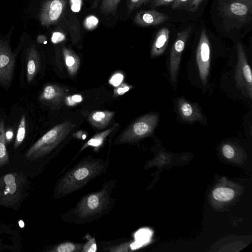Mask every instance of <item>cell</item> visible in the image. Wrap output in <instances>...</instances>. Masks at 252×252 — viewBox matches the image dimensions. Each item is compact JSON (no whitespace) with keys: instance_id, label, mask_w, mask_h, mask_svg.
I'll return each mask as SVG.
<instances>
[{"instance_id":"cell-1","label":"cell","mask_w":252,"mask_h":252,"mask_svg":"<svg viewBox=\"0 0 252 252\" xmlns=\"http://www.w3.org/2000/svg\"><path fill=\"white\" fill-rule=\"evenodd\" d=\"M117 181H104L101 188L81 196L75 206L61 216L63 221L83 225L98 220L113 209L116 199L112 196Z\"/></svg>"},{"instance_id":"cell-2","label":"cell","mask_w":252,"mask_h":252,"mask_svg":"<svg viewBox=\"0 0 252 252\" xmlns=\"http://www.w3.org/2000/svg\"><path fill=\"white\" fill-rule=\"evenodd\" d=\"M109 165L108 158H83L58 180L54 189V198H62L81 189L92 180L105 174Z\"/></svg>"},{"instance_id":"cell-3","label":"cell","mask_w":252,"mask_h":252,"mask_svg":"<svg viewBox=\"0 0 252 252\" xmlns=\"http://www.w3.org/2000/svg\"><path fill=\"white\" fill-rule=\"evenodd\" d=\"M74 126L68 121L56 125L30 147L26 152V158L32 161L43 159L48 162L68 142Z\"/></svg>"},{"instance_id":"cell-4","label":"cell","mask_w":252,"mask_h":252,"mask_svg":"<svg viewBox=\"0 0 252 252\" xmlns=\"http://www.w3.org/2000/svg\"><path fill=\"white\" fill-rule=\"evenodd\" d=\"M33 104L21 98L12 107L7 115L5 127L15 136L14 148H19L30 136H33L37 130ZM13 138V137H12Z\"/></svg>"},{"instance_id":"cell-5","label":"cell","mask_w":252,"mask_h":252,"mask_svg":"<svg viewBox=\"0 0 252 252\" xmlns=\"http://www.w3.org/2000/svg\"><path fill=\"white\" fill-rule=\"evenodd\" d=\"M218 11L228 31L239 29L252 22V0H219Z\"/></svg>"},{"instance_id":"cell-6","label":"cell","mask_w":252,"mask_h":252,"mask_svg":"<svg viewBox=\"0 0 252 252\" xmlns=\"http://www.w3.org/2000/svg\"><path fill=\"white\" fill-rule=\"evenodd\" d=\"M210 43L205 29L200 35L194 59L189 65V77L196 85L205 90L209 84L212 61Z\"/></svg>"},{"instance_id":"cell-7","label":"cell","mask_w":252,"mask_h":252,"mask_svg":"<svg viewBox=\"0 0 252 252\" xmlns=\"http://www.w3.org/2000/svg\"><path fill=\"white\" fill-rule=\"evenodd\" d=\"M21 64L20 88L30 89L38 83L43 71V60L37 50L31 47L22 54Z\"/></svg>"},{"instance_id":"cell-8","label":"cell","mask_w":252,"mask_h":252,"mask_svg":"<svg viewBox=\"0 0 252 252\" xmlns=\"http://www.w3.org/2000/svg\"><path fill=\"white\" fill-rule=\"evenodd\" d=\"M159 115L157 113L146 114L133 122L116 139L117 144H134L151 135L157 127Z\"/></svg>"},{"instance_id":"cell-9","label":"cell","mask_w":252,"mask_h":252,"mask_svg":"<svg viewBox=\"0 0 252 252\" xmlns=\"http://www.w3.org/2000/svg\"><path fill=\"white\" fill-rule=\"evenodd\" d=\"M26 183L25 176L17 172L6 174L0 177V205L10 207L20 200Z\"/></svg>"},{"instance_id":"cell-10","label":"cell","mask_w":252,"mask_h":252,"mask_svg":"<svg viewBox=\"0 0 252 252\" xmlns=\"http://www.w3.org/2000/svg\"><path fill=\"white\" fill-rule=\"evenodd\" d=\"M236 88L252 100V72L248 58L241 42L237 45V61L233 74Z\"/></svg>"},{"instance_id":"cell-11","label":"cell","mask_w":252,"mask_h":252,"mask_svg":"<svg viewBox=\"0 0 252 252\" xmlns=\"http://www.w3.org/2000/svg\"><path fill=\"white\" fill-rule=\"evenodd\" d=\"M191 30L189 27L178 33L170 52L168 63V74L170 81L175 89L178 81L182 55Z\"/></svg>"},{"instance_id":"cell-12","label":"cell","mask_w":252,"mask_h":252,"mask_svg":"<svg viewBox=\"0 0 252 252\" xmlns=\"http://www.w3.org/2000/svg\"><path fill=\"white\" fill-rule=\"evenodd\" d=\"M19 51L12 52L8 46L0 44V88L6 91L13 81Z\"/></svg>"},{"instance_id":"cell-13","label":"cell","mask_w":252,"mask_h":252,"mask_svg":"<svg viewBox=\"0 0 252 252\" xmlns=\"http://www.w3.org/2000/svg\"><path fill=\"white\" fill-rule=\"evenodd\" d=\"M175 108L180 119L188 123L207 124L205 116L197 103L192 102L185 97H180L175 100Z\"/></svg>"},{"instance_id":"cell-14","label":"cell","mask_w":252,"mask_h":252,"mask_svg":"<svg viewBox=\"0 0 252 252\" xmlns=\"http://www.w3.org/2000/svg\"><path fill=\"white\" fill-rule=\"evenodd\" d=\"M97 251L108 252H130L141 245L126 238L113 240L99 241L97 243Z\"/></svg>"},{"instance_id":"cell-15","label":"cell","mask_w":252,"mask_h":252,"mask_svg":"<svg viewBox=\"0 0 252 252\" xmlns=\"http://www.w3.org/2000/svg\"><path fill=\"white\" fill-rule=\"evenodd\" d=\"M63 89L55 84H47L41 90L37 97L40 104L51 108L60 104L63 99Z\"/></svg>"},{"instance_id":"cell-16","label":"cell","mask_w":252,"mask_h":252,"mask_svg":"<svg viewBox=\"0 0 252 252\" xmlns=\"http://www.w3.org/2000/svg\"><path fill=\"white\" fill-rule=\"evenodd\" d=\"M168 18L167 15L156 10H142L136 14L134 22L139 26L148 27L161 24Z\"/></svg>"},{"instance_id":"cell-17","label":"cell","mask_w":252,"mask_h":252,"mask_svg":"<svg viewBox=\"0 0 252 252\" xmlns=\"http://www.w3.org/2000/svg\"><path fill=\"white\" fill-rule=\"evenodd\" d=\"M66 0H51L46 3L44 18L47 24H53L57 22L64 12Z\"/></svg>"},{"instance_id":"cell-18","label":"cell","mask_w":252,"mask_h":252,"mask_svg":"<svg viewBox=\"0 0 252 252\" xmlns=\"http://www.w3.org/2000/svg\"><path fill=\"white\" fill-rule=\"evenodd\" d=\"M170 36V31L166 27L160 29L157 33L153 42L151 57L156 58L160 56L167 47Z\"/></svg>"},{"instance_id":"cell-19","label":"cell","mask_w":252,"mask_h":252,"mask_svg":"<svg viewBox=\"0 0 252 252\" xmlns=\"http://www.w3.org/2000/svg\"><path fill=\"white\" fill-rule=\"evenodd\" d=\"M6 118L7 114L4 109L0 108V168L9 163L5 137Z\"/></svg>"},{"instance_id":"cell-20","label":"cell","mask_w":252,"mask_h":252,"mask_svg":"<svg viewBox=\"0 0 252 252\" xmlns=\"http://www.w3.org/2000/svg\"><path fill=\"white\" fill-rule=\"evenodd\" d=\"M114 116V112L108 111H98L94 112L89 117L91 124L97 128L106 127Z\"/></svg>"},{"instance_id":"cell-21","label":"cell","mask_w":252,"mask_h":252,"mask_svg":"<svg viewBox=\"0 0 252 252\" xmlns=\"http://www.w3.org/2000/svg\"><path fill=\"white\" fill-rule=\"evenodd\" d=\"M63 52L68 72L72 76L78 70L80 64L79 59L72 51L65 47L63 48Z\"/></svg>"},{"instance_id":"cell-22","label":"cell","mask_w":252,"mask_h":252,"mask_svg":"<svg viewBox=\"0 0 252 252\" xmlns=\"http://www.w3.org/2000/svg\"><path fill=\"white\" fill-rule=\"evenodd\" d=\"M84 243L64 241L53 246L47 250L48 252H81Z\"/></svg>"},{"instance_id":"cell-23","label":"cell","mask_w":252,"mask_h":252,"mask_svg":"<svg viewBox=\"0 0 252 252\" xmlns=\"http://www.w3.org/2000/svg\"><path fill=\"white\" fill-rule=\"evenodd\" d=\"M213 197L219 201H227L232 199L234 196L233 190L227 188H219L213 191Z\"/></svg>"},{"instance_id":"cell-24","label":"cell","mask_w":252,"mask_h":252,"mask_svg":"<svg viewBox=\"0 0 252 252\" xmlns=\"http://www.w3.org/2000/svg\"><path fill=\"white\" fill-rule=\"evenodd\" d=\"M86 240L84 243L81 252H97V245L96 240L94 237L87 233L85 236Z\"/></svg>"},{"instance_id":"cell-25","label":"cell","mask_w":252,"mask_h":252,"mask_svg":"<svg viewBox=\"0 0 252 252\" xmlns=\"http://www.w3.org/2000/svg\"><path fill=\"white\" fill-rule=\"evenodd\" d=\"M121 0H102L100 10L103 14H109L114 12Z\"/></svg>"},{"instance_id":"cell-26","label":"cell","mask_w":252,"mask_h":252,"mask_svg":"<svg viewBox=\"0 0 252 252\" xmlns=\"http://www.w3.org/2000/svg\"><path fill=\"white\" fill-rule=\"evenodd\" d=\"M192 0H174L171 3L173 10L188 8Z\"/></svg>"},{"instance_id":"cell-27","label":"cell","mask_w":252,"mask_h":252,"mask_svg":"<svg viewBox=\"0 0 252 252\" xmlns=\"http://www.w3.org/2000/svg\"><path fill=\"white\" fill-rule=\"evenodd\" d=\"M97 23V19L93 16H91L87 17L85 20L84 26L88 30H92L96 26Z\"/></svg>"},{"instance_id":"cell-28","label":"cell","mask_w":252,"mask_h":252,"mask_svg":"<svg viewBox=\"0 0 252 252\" xmlns=\"http://www.w3.org/2000/svg\"><path fill=\"white\" fill-rule=\"evenodd\" d=\"M223 155L228 158H231L234 156V150L232 146L226 144L222 147Z\"/></svg>"},{"instance_id":"cell-29","label":"cell","mask_w":252,"mask_h":252,"mask_svg":"<svg viewBox=\"0 0 252 252\" xmlns=\"http://www.w3.org/2000/svg\"><path fill=\"white\" fill-rule=\"evenodd\" d=\"M123 75L120 73L114 75L110 79V83L114 86H119L123 81Z\"/></svg>"},{"instance_id":"cell-30","label":"cell","mask_w":252,"mask_h":252,"mask_svg":"<svg viewBox=\"0 0 252 252\" xmlns=\"http://www.w3.org/2000/svg\"><path fill=\"white\" fill-rule=\"evenodd\" d=\"M64 35L60 32H55L52 34L51 40L54 43H57L64 40Z\"/></svg>"},{"instance_id":"cell-31","label":"cell","mask_w":252,"mask_h":252,"mask_svg":"<svg viewBox=\"0 0 252 252\" xmlns=\"http://www.w3.org/2000/svg\"><path fill=\"white\" fill-rule=\"evenodd\" d=\"M140 1V0H127V6L129 13L138 8Z\"/></svg>"},{"instance_id":"cell-32","label":"cell","mask_w":252,"mask_h":252,"mask_svg":"<svg viewBox=\"0 0 252 252\" xmlns=\"http://www.w3.org/2000/svg\"><path fill=\"white\" fill-rule=\"evenodd\" d=\"M203 0H192L188 7L189 10L190 11L196 10Z\"/></svg>"},{"instance_id":"cell-33","label":"cell","mask_w":252,"mask_h":252,"mask_svg":"<svg viewBox=\"0 0 252 252\" xmlns=\"http://www.w3.org/2000/svg\"><path fill=\"white\" fill-rule=\"evenodd\" d=\"M174 0H154L153 5L155 6L166 5L171 3Z\"/></svg>"},{"instance_id":"cell-34","label":"cell","mask_w":252,"mask_h":252,"mask_svg":"<svg viewBox=\"0 0 252 252\" xmlns=\"http://www.w3.org/2000/svg\"><path fill=\"white\" fill-rule=\"evenodd\" d=\"M129 90V87L128 86H122L121 87H119L117 90V93L121 95L124 94L125 92Z\"/></svg>"},{"instance_id":"cell-35","label":"cell","mask_w":252,"mask_h":252,"mask_svg":"<svg viewBox=\"0 0 252 252\" xmlns=\"http://www.w3.org/2000/svg\"><path fill=\"white\" fill-rule=\"evenodd\" d=\"M71 100L74 102H79L81 101L82 97L80 95H74L72 97Z\"/></svg>"},{"instance_id":"cell-36","label":"cell","mask_w":252,"mask_h":252,"mask_svg":"<svg viewBox=\"0 0 252 252\" xmlns=\"http://www.w3.org/2000/svg\"><path fill=\"white\" fill-rule=\"evenodd\" d=\"M100 0H94V2L93 3L92 7L93 8H95L97 5L98 2H99Z\"/></svg>"},{"instance_id":"cell-37","label":"cell","mask_w":252,"mask_h":252,"mask_svg":"<svg viewBox=\"0 0 252 252\" xmlns=\"http://www.w3.org/2000/svg\"><path fill=\"white\" fill-rule=\"evenodd\" d=\"M149 0H140L138 7L141 6L142 4L146 3Z\"/></svg>"},{"instance_id":"cell-38","label":"cell","mask_w":252,"mask_h":252,"mask_svg":"<svg viewBox=\"0 0 252 252\" xmlns=\"http://www.w3.org/2000/svg\"><path fill=\"white\" fill-rule=\"evenodd\" d=\"M18 223H19V226L21 227L22 228L24 226V222L22 220H19Z\"/></svg>"}]
</instances>
